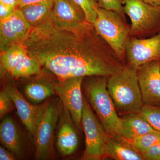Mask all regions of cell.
I'll return each mask as SVG.
<instances>
[{"instance_id": "cell-1", "label": "cell", "mask_w": 160, "mask_h": 160, "mask_svg": "<svg viewBox=\"0 0 160 160\" xmlns=\"http://www.w3.org/2000/svg\"><path fill=\"white\" fill-rule=\"evenodd\" d=\"M29 55L59 80L69 78H108L125 65L98 34L91 23L75 28L58 27L49 19L32 28L22 43Z\"/></svg>"}, {"instance_id": "cell-2", "label": "cell", "mask_w": 160, "mask_h": 160, "mask_svg": "<svg viewBox=\"0 0 160 160\" xmlns=\"http://www.w3.org/2000/svg\"><path fill=\"white\" fill-rule=\"evenodd\" d=\"M107 87L116 109L121 113L139 112L144 103L137 69L125 66L108 77Z\"/></svg>"}, {"instance_id": "cell-3", "label": "cell", "mask_w": 160, "mask_h": 160, "mask_svg": "<svg viewBox=\"0 0 160 160\" xmlns=\"http://www.w3.org/2000/svg\"><path fill=\"white\" fill-rule=\"evenodd\" d=\"M107 83L106 77H92L86 82L85 91L88 102L103 128L108 134L114 136L120 135L122 120L117 113Z\"/></svg>"}, {"instance_id": "cell-4", "label": "cell", "mask_w": 160, "mask_h": 160, "mask_svg": "<svg viewBox=\"0 0 160 160\" xmlns=\"http://www.w3.org/2000/svg\"><path fill=\"white\" fill-rule=\"evenodd\" d=\"M63 105L59 98H49L33 137L35 145V157L37 160L55 158L54 132Z\"/></svg>"}, {"instance_id": "cell-5", "label": "cell", "mask_w": 160, "mask_h": 160, "mask_svg": "<svg viewBox=\"0 0 160 160\" xmlns=\"http://www.w3.org/2000/svg\"><path fill=\"white\" fill-rule=\"evenodd\" d=\"M116 12L99 7L97 18L93 24L98 34L122 60L130 31V26Z\"/></svg>"}, {"instance_id": "cell-6", "label": "cell", "mask_w": 160, "mask_h": 160, "mask_svg": "<svg viewBox=\"0 0 160 160\" xmlns=\"http://www.w3.org/2000/svg\"><path fill=\"white\" fill-rule=\"evenodd\" d=\"M82 124L86 138V146L82 159H103L109 135L104 129L99 120H98L89 102L84 98Z\"/></svg>"}, {"instance_id": "cell-7", "label": "cell", "mask_w": 160, "mask_h": 160, "mask_svg": "<svg viewBox=\"0 0 160 160\" xmlns=\"http://www.w3.org/2000/svg\"><path fill=\"white\" fill-rule=\"evenodd\" d=\"M123 11L131 20L130 36L144 35L154 31L160 25V6L142 0H124Z\"/></svg>"}, {"instance_id": "cell-8", "label": "cell", "mask_w": 160, "mask_h": 160, "mask_svg": "<svg viewBox=\"0 0 160 160\" xmlns=\"http://www.w3.org/2000/svg\"><path fill=\"white\" fill-rule=\"evenodd\" d=\"M1 67L12 77L27 78L41 72L39 63L29 55L22 44H16L2 52Z\"/></svg>"}, {"instance_id": "cell-9", "label": "cell", "mask_w": 160, "mask_h": 160, "mask_svg": "<svg viewBox=\"0 0 160 160\" xmlns=\"http://www.w3.org/2000/svg\"><path fill=\"white\" fill-rule=\"evenodd\" d=\"M84 78H69L59 80L56 83V94L63 106L69 110L75 125L79 130H82V113L84 98L82 86Z\"/></svg>"}, {"instance_id": "cell-10", "label": "cell", "mask_w": 160, "mask_h": 160, "mask_svg": "<svg viewBox=\"0 0 160 160\" xmlns=\"http://www.w3.org/2000/svg\"><path fill=\"white\" fill-rule=\"evenodd\" d=\"M125 54L128 66L137 70L149 62L160 60V32L149 38L129 36L126 42Z\"/></svg>"}, {"instance_id": "cell-11", "label": "cell", "mask_w": 160, "mask_h": 160, "mask_svg": "<svg viewBox=\"0 0 160 160\" xmlns=\"http://www.w3.org/2000/svg\"><path fill=\"white\" fill-rule=\"evenodd\" d=\"M32 27L26 21L19 8L9 17L0 20V49L5 51L9 47L22 44L28 37Z\"/></svg>"}, {"instance_id": "cell-12", "label": "cell", "mask_w": 160, "mask_h": 160, "mask_svg": "<svg viewBox=\"0 0 160 160\" xmlns=\"http://www.w3.org/2000/svg\"><path fill=\"white\" fill-rule=\"evenodd\" d=\"M137 73L144 105L160 106V60L146 63Z\"/></svg>"}, {"instance_id": "cell-13", "label": "cell", "mask_w": 160, "mask_h": 160, "mask_svg": "<svg viewBox=\"0 0 160 160\" xmlns=\"http://www.w3.org/2000/svg\"><path fill=\"white\" fill-rule=\"evenodd\" d=\"M6 87L14 101L20 120L33 136L45 109L46 101L41 104H32L24 97L14 85L9 84Z\"/></svg>"}, {"instance_id": "cell-14", "label": "cell", "mask_w": 160, "mask_h": 160, "mask_svg": "<svg viewBox=\"0 0 160 160\" xmlns=\"http://www.w3.org/2000/svg\"><path fill=\"white\" fill-rule=\"evenodd\" d=\"M49 18L57 26L68 29L86 22L82 9L72 0H55Z\"/></svg>"}, {"instance_id": "cell-15", "label": "cell", "mask_w": 160, "mask_h": 160, "mask_svg": "<svg viewBox=\"0 0 160 160\" xmlns=\"http://www.w3.org/2000/svg\"><path fill=\"white\" fill-rule=\"evenodd\" d=\"M57 149L63 156H69L78 149L79 139L69 110L63 106L58 123Z\"/></svg>"}, {"instance_id": "cell-16", "label": "cell", "mask_w": 160, "mask_h": 160, "mask_svg": "<svg viewBox=\"0 0 160 160\" xmlns=\"http://www.w3.org/2000/svg\"><path fill=\"white\" fill-rule=\"evenodd\" d=\"M0 140L3 146L17 158H22L24 152L22 135L14 120L9 116H4L0 124Z\"/></svg>"}, {"instance_id": "cell-17", "label": "cell", "mask_w": 160, "mask_h": 160, "mask_svg": "<svg viewBox=\"0 0 160 160\" xmlns=\"http://www.w3.org/2000/svg\"><path fill=\"white\" fill-rule=\"evenodd\" d=\"M104 158L115 160H146L143 155L121 135L114 136L109 135Z\"/></svg>"}, {"instance_id": "cell-18", "label": "cell", "mask_w": 160, "mask_h": 160, "mask_svg": "<svg viewBox=\"0 0 160 160\" xmlns=\"http://www.w3.org/2000/svg\"><path fill=\"white\" fill-rule=\"evenodd\" d=\"M121 120L122 129L120 135L129 141L154 130L139 112L126 114Z\"/></svg>"}, {"instance_id": "cell-19", "label": "cell", "mask_w": 160, "mask_h": 160, "mask_svg": "<svg viewBox=\"0 0 160 160\" xmlns=\"http://www.w3.org/2000/svg\"><path fill=\"white\" fill-rule=\"evenodd\" d=\"M24 93L30 103L42 104L56 94V83L44 79L32 81L25 86Z\"/></svg>"}, {"instance_id": "cell-20", "label": "cell", "mask_w": 160, "mask_h": 160, "mask_svg": "<svg viewBox=\"0 0 160 160\" xmlns=\"http://www.w3.org/2000/svg\"><path fill=\"white\" fill-rule=\"evenodd\" d=\"M55 0L29 4L20 7L26 21L32 28L42 25L49 19Z\"/></svg>"}, {"instance_id": "cell-21", "label": "cell", "mask_w": 160, "mask_h": 160, "mask_svg": "<svg viewBox=\"0 0 160 160\" xmlns=\"http://www.w3.org/2000/svg\"><path fill=\"white\" fill-rule=\"evenodd\" d=\"M138 151L143 152L160 142V132L154 130L129 141Z\"/></svg>"}, {"instance_id": "cell-22", "label": "cell", "mask_w": 160, "mask_h": 160, "mask_svg": "<svg viewBox=\"0 0 160 160\" xmlns=\"http://www.w3.org/2000/svg\"><path fill=\"white\" fill-rule=\"evenodd\" d=\"M139 112L149 122L154 130L160 132V106L144 105Z\"/></svg>"}, {"instance_id": "cell-23", "label": "cell", "mask_w": 160, "mask_h": 160, "mask_svg": "<svg viewBox=\"0 0 160 160\" xmlns=\"http://www.w3.org/2000/svg\"><path fill=\"white\" fill-rule=\"evenodd\" d=\"M81 8L86 16V22L93 25L97 18V9L99 6L96 0H72Z\"/></svg>"}, {"instance_id": "cell-24", "label": "cell", "mask_w": 160, "mask_h": 160, "mask_svg": "<svg viewBox=\"0 0 160 160\" xmlns=\"http://www.w3.org/2000/svg\"><path fill=\"white\" fill-rule=\"evenodd\" d=\"M15 109L14 101L5 87L0 92V118H2Z\"/></svg>"}, {"instance_id": "cell-25", "label": "cell", "mask_w": 160, "mask_h": 160, "mask_svg": "<svg viewBox=\"0 0 160 160\" xmlns=\"http://www.w3.org/2000/svg\"><path fill=\"white\" fill-rule=\"evenodd\" d=\"M123 1L124 0H96L100 7L106 10L116 12L125 19Z\"/></svg>"}, {"instance_id": "cell-26", "label": "cell", "mask_w": 160, "mask_h": 160, "mask_svg": "<svg viewBox=\"0 0 160 160\" xmlns=\"http://www.w3.org/2000/svg\"><path fill=\"white\" fill-rule=\"evenodd\" d=\"M142 154L146 160H160V142L144 152Z\"/></svg>"}, {"instance_id": "cell-27", "label": "cell", "mask_w": 160, "mask_h": 160, "mask_svg": "<svg viewBox=\"0 0 160 160\" xmlns=\"http://www.w3.org/2000/svg\"><path fill=\"white\" fill-rule=\"evenodd\" d=\"M16 9L12 6L0 3V20L5 19L9 17Z\"/></svg>"}, {"instance_id": "cell-28", "label": "cell", "mask_w": 160, "mask_h": 160, "mask_svg": "<svg viewBox=\"0 0 160 160\" xmlns=\"http://www.w3.org/2000/svg\"><path fill=\"white\" fill-rule=\"evenodd\" d=\"M17 159V158L9 149L2 146H0V160H14Z\"/></svg>"}, {"instance_id": "cell-29", "label": "cell", "mask_w": 160, "mask_h": 160, "mask_svg": "<svg viewBox=\"0 0 160 160\" xmlns=\"http://www.w3.org/2000/svg\"><path fill=\"white\" fill-rule=\"evenodd\" d=\"M0 3L17 8L19 6L20 0H0Z\"/></svg>"}, {"instance_id": "cell-30", "label": "cell", "mask_w": 160, "mask_h": 160, "mask_svg": "<svg viewBox=\"0 0 160 160\" xmlns=\"http://www.w3.org/2000/svg\"><path fill=\"white\" fill-rule=\"evenodd\" d=\"M48 1H51V0H20V5L18 8L26 6V5H29V4Z\"/></svg>"}, {"instance_id": "cell-31", "label": "cell", "mask_w": 160, "mask_h": 160, "mask_svg": "<svg viewBox=\"0 0 160 160\" xmlns=\"http://www.w3.org/2000/svg\"><path fill=\"white\" fill-rule=\"evenodd\" d=\"M144 2L154 6H160V0H142Z\"/></svg>"}]
</instances>
